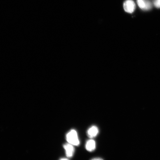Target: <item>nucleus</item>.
Here are the masks:
<instances>
[{
	"label": "nucleus",
	"instance_id": "nucleus-1",
	"mask_svg": "<svg viewBox=\"0 0 160 160\" xmlns=\"http://www.w3.org/2000/svg\"><path fill=\"white\" fill-rule=\"evenodd\" d=\"M67 140L69 143L75 146L79 145L80 142L77 131L72 130L67 135Z\"/></svg>",
	"mask_w": 160,
	"mask_h": 160
},
{
	"label": "nucleus",
	"instance_id": "nucleus-2",
	"mask_svg": "<svg viewBox=\"0 0 160 160\" xmlns=\"http://www.w3.org/2000/svg\"><path fill=\"white\" fill-rule=\"evenodd\" d=\"M123 8L127 12L132 13L136 8L134 2L132 0H127L123 3Z\"/></svg>",
	"mask_w": 160,
	"mask_h": 160
},
{
	"label": "nucleus",
	"instance_id": "nucleus-3",
	"mask_svg": "<svg viewBox=\"0 0 160 160\" xmlns=\"http://www.w3.org/2000/svg\"><path fill=\"white\" fill-rule=\"evenodd\" d=\"M139 7L142 9L148 11L152 8V4L148 0H137Z\"/></svg>",
	"mask_w": 160,
	"mask_h": 160
},
{
	"label": "nucleus",
	"instance_id": "nucleus-4",
	"mask_svg": "<svg viewBox=\"0 0 160 160\" xmlns=\"http://www.w3.org/2000/svg\"><path fill=\"white\" fill-rule=\"evenodd\" d=\"M63 147L65 150L67 157L69 158L72 157L75 151V149L73 147V145L69 143L66 144L64 145Z\"/></svg>",
	"mask_w": 160,
	"mask_h": 160
},
{
	"label": "nucleus",
	"instance_id": "nucleus-5",
	"mask_svg": "<svg viewBox=\"0 0 160 160\" xmlns=\"http://www.w3.org/2000/svg\"><path fill=\"white\" fill-rule=\"evenodd\" d=\"M98 132L99 130L98 128L96 126H94L90 128L88 130L87 133L89 137L93 138L97 136Z\"/></svg>",
	"mask_w": 160,
	"mask_h": 160
},
{
	"label": "nucleus",
	"instance_id": "nucleus-6",
	"mask_svg": "<svg viewBox=\"0 0 160 160\" xmlns=\"http://www.w3.org/2000/svg\"><path fill=\"white\" fill-rule=\"evenodd\" d=\"M96 148L95 142L93 140L91 139L87 142L86 145V148L87 151L91 152L94 151Z\"/></svg>",
	"mask_w": 160,
	"mask_h": 160
},
{
	"label": "nucleus",
	"instance_id": "nucleus-7",
	"mask_svg": "<svg viewBox=\"0 0 160 160\" xmlns=\"http://www.w3.org/2000/svg\"><path fill=\"white\" fill-rule=\"evenodd\" d=\"M153 3L155 7L160 8V0H154Z\"/></svg>",
	"mask_w": 160,
	"mask_h": 160
},
{
	"label": "nucleus",
	"instance_id": "nucleus-8",
	"mask_svg": "<svg viewBox=\"0 0 160 160\" xmlns=\"http://www.w3.org/2000/svg\"><path fill=\"white\" fill-rule=\"evenodd\" d=\"M93 160H102V159L101 158H94L93 159Z\"/></svg>",
	"mask_w": 160,
	"mask_h": 160
}]
</instances>
